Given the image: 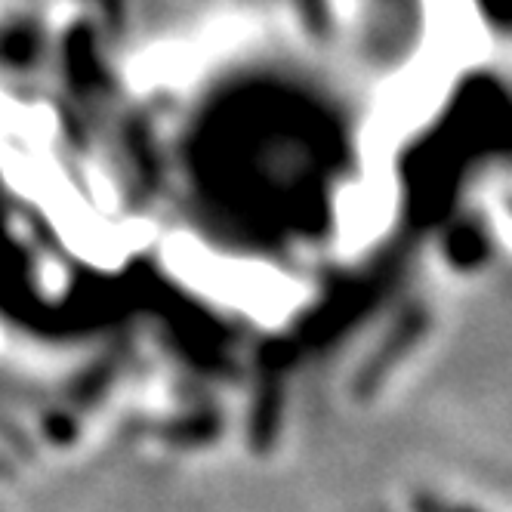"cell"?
I'll list each match as a JSON object with an SVG mask.
<instances>
[{"label":"cell","instance_id":"6da1fadb","mask_svg":"<svg viewBox=\"0 0 512 512\" xmlns=\"http://www.w3.org/2000/svg\"><path fill=\"white\" fill-rule=\"evenodd\" d=\"M417 512H479V509L463 506V503H448V500H438V497H420Z\"/></svg>","mask_w":512,"mask_h":512}]
</instances>
